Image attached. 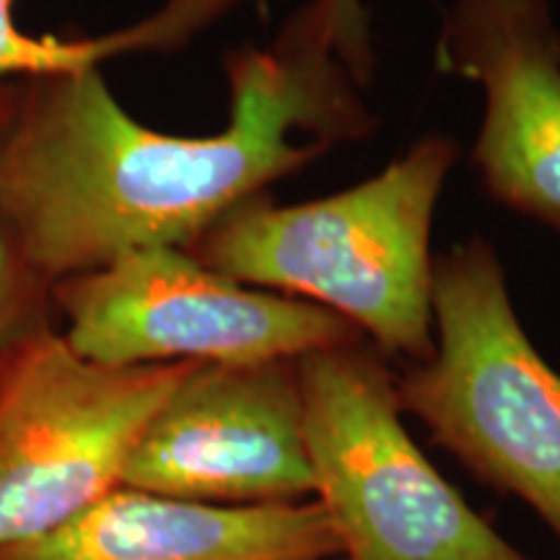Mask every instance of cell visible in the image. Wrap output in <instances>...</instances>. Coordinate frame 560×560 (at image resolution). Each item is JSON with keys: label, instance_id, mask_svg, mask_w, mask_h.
<instances>
[{"label": "cell", "instance_id": "obj_6", "mask_svg": "<svg viewBox=\"0 0 560 560\" xmlns=\"http://www.w3.org/2000/svg\"><path fill=\"white\" fill-rule=\"evenodd\" d=\"M50 301L70 348L107 366L304 359L366 340L338 314L231 280L185 247L125 252L52 283Z\"/></svg>", "mask_w": 560, "mask_h": 560}, {"label": "cell", "instance_id": "obj_2", "mask_svg": "<svg viewBox=\"0 0 560 560\" xmlns=\"http://www.w3.org/2000/svg\"><path fill=\"white\" fill-rule=\"evenodd\" d=\"M457 153L433 132L327 198L283 206L255 195L185 249L231 280L338 314L387 359L418 363L433 350L431 234Z\"/></svg>", "mask_w": 560, "mask_h": 560}, {"label": "cell", "instance_id": "obj_3", "mask_svg": "<svg viewBox=\"0 0 560 560\" xmlns=\"http://www.w3.org/2000/svg\"><path fill=\"white\" fill-rule=\"evenodd\" d=\"M402 412L560 542V374L529 340L499 252L467 240L436 260L433 350L397 374Z\"/></svg>", "mask_w": 560, "mask_h": 560}, {"label": "cell", "instance_id": "obj_1", "mask_svg": "<svg viewBox=\"0 0 560 560\" xmlns=\"http://www.w3.org/2000/svg\"><path fill=\"white\" fill-rule=\"evenodd\" d=\"M371 19L306 0L270 45L226 52L229 120L210 136L149 128L100 68L21 81L0 145V215L47 283L143 247H190L221 215L376 130Z\"/></svg>", "mask_w": 560, "mask_h": 560}, {"label": "cell", "instance_id": "obj_10", "mask_svg": "<svg viewBox=\"0 0 560 560\" xmlns=\"http://www.w3.org/2000/svg\"><path fill=\"white\" fill-rule=\"evenodd\" d=\"M16 3L19 0H0V81H11L13 75H24L26 81L60 70L100 68V62L117 55L145 50V39L136 24L102 37H32L13 21Z\"/></svg>", "mask_w": 560, "mask_h": 560}, {"label": "cell", "instance_id": "obj_11", "mask_svg": "<svg viewBox=\"0 0 560 560\" xmlns=\"http://www.w3.org/2000/svg\"><path fill=\"white\" fill-rule=\"evenodd\" d=\"M45 278L32 268L9 223L0 215V355L21 335L52 322V301Z\"/></svg>", "mask_w": 560, "mask_h": 560}, {"label": "cell", "instance_id": "obj_12", "mask_svg": "<svg viewBox=\"0 0 560 560\" xmlns=\"http://www.w3.org/2000/svg\"><path fill=\"white\" fill-rule=\"evenodd\" d=\"M19 96H21L19 81H0V145H3L5 132H9L13 115H16Z\"/></svg>", "mask_w": 560, "mask_h": 560}, {"label": "cell", "instance_id": "obj_13", "mask_svg": "<svg viewBox=\"0 0 560 560\" xmlns=\"http://www.w3.org/2000/svg\"><path fill=\"white\" fill-rule=\"evenodd\" d=\"M226 3L234 5V9H242V5H244V3H249V0H226Z\"/></svg>", "mask_w": 560, "mask_h": 560}, {"label": "cell", "instance_id": "obj_5", "mask_svg": "<svg viewBox=\"0 0 560 560\" xmlns=\"http://www.w3.org/2000/svg\"><path fill=\"white\" fill-rule=\"evenodd\" d=\"M190 366L89 361L52 322L21 335L0 355V550L120 488L140 433Z\"/></svg>", "mask_w": 560, "mask_h": 560}, {"label": "cell", "instance_id": "obj_7", "mask_svg": "<svg viewBox=\"0 0 560 560\" xmlns=\"http://www.w3.org/2000/svg\"><path fill=\"white\" fill-rule=\"evenodd\" d=\"M122 486L213 506L310 501L299 359L192 363L140 433Z\"/></svg>", "mask_w": 560, "mask_h": 560}, {"label": "cell", "instance_id": "obj_4", "mask_svg": "<svg viewBox=\"0 0 560 560\" xmlns=\"http://www.w3.org/2000/svg\"><path fill=\"white\" fill-rule=\"evenodd\" d=\"M312 499L338 560H532L441 475L402 423L397 374L369 340L299 359Z\"/></svg>", "mask_w": 560, "mask_h": 560}, {"label": "cell", "instance_id": "obj_9", "mask_svg": "<svg viewBox=\"0 0 560 560\" xmlns=\"http://www.w3.org/2000/svg\"><path fill=\"white\" fill-rule=\"evenodd\" d=\"M319 503L213 506L115 488L50 535L0 550V560H338Z\"/></svg>", "mask_w": 560, "mask_h": 560}, {"label": "cell", "instance_id": "obj_8", "mask_svg": "<svg viewBox=\"0 0 560 560\" xmlns=\"http://www.w3.org/2000/svg\"><path fill=\"white\" fill-rule=\"evenodd\" d=\"M433 66L482 91L470 159L488 198L560 231V30L548 0H452Z\"/></svg>", "mask_w": 560, "mask_h": 560}, {"label": "cell", "instance_id": "obj_14", "mask_svg": "<svg viewBox=\"0 0 560 560\" xmlns=\"http://www.w3.org/2000/svg\"><path fill=\"white\" fill-rule=\"evenodd\" d=\"M353 3H363V0H353Z\"/></svg>", "mask_w": 560, "mask_h": 560}]
</instances>
